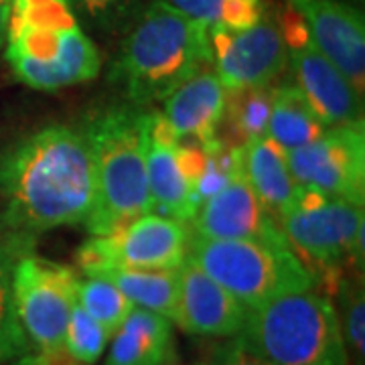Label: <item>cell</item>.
<instances>
[{"instance_id": "1", "label": "cell", "mask_w": 365, "mask_h": 365, "mask_svg": "<svg viewBox=\"0 0 365 365\" xmlns=\"http://www.w3.org/2000/svg\"><path fill=\"white\" fill-rule=\"evenodd\" d=\"M2 213L39 235L81 225L96 197L88 124H53L0 150Z\"/></svg>"}, {"instance_id": "2", "label": "cell", "mask_w": 365, "mask_h": 365, "mask_svg": "<svg viewBox=\"0 0 365 365\" xmlns=\"http://www.w3.org/2000/svg\"><path fill=\"white\" fill-rule=\"evenodd\" d=\"M4 43L13 73L33 90L79 86L102 69L98 47L67 0H13Z\"/></svg>"}, {"instance_id": "3", "label": "cell", "mask_w": 365, "mask_h": 365, "mask_svg": "<svg viewBox=\"0 0 365 365\" xmlns=\"http://www.w3.org/2000/svg\"><path fill=\"white\" fill-rule=\"evenodd\" d=\"M153 110L134 104L114 106L88 124L93 153L96 197L86 227L108 235L150 213L146 155Z\"/></svg>"}, {"instance_id": "4", "label": "cell", "mask_w": 365, "mask_h": 365, "mask_svg": "<svg viewBox=\"0 0 365 365\" xmlns=\"http://www.w3.org/2000/svg\"><path fill=\"white\" fill-rule=\"evenodd\" d=\"M207 63L209 29L153 0L124 41L112 79L124 90L128 104L146 108L165 102Z\"/></svg>"}, {"instance_id": "5", "label": "cell", "mask_w": 365, "mask_h": 365, "mask_svg": "<svg viewBox=\"0 0 365 365\" xmlns=\"http://www.w3.org/2000/svg\"><path fill=\"white\" fill-rule=\"evenodd\" d=\"M237 337L274 365H351L335 302L317 288L248 311Z\"/></svg>"}, {"instance_id": "6", "label": "cell", "mask_w": 365, "mask_h": 365, "mask_svg": "<svg viewBox=\"0 0 365 365\" xmlns=\"http://www.w3.org/2000/svg\"><path fill=\"white\" fill-rule=\"evenodd\" d=\"M189 258L248 311L282 294L317 288L313 272L290 246L193 235Z\"/></svg>"}, {"instance_id": "7", "label": "cell", "mask_w": 365, "mask_h": 365, "mask_svg": "<svg viewBox=\"0 0 365 365\" xmlns=\"http://www.w3.org/2000/svg\"><path fill=\"white\" fill-rule=\"evenodd\" d=\"M278 225L317 284L331 290L341 276L364 272V205L302 189Z\"/></svg>"}, {"instance_id": "8", "label": "cell", "mask_w": 365, "mask_h": 365, "mask_svg": "<svg viewBox=\"0 0 365 365\" xmlns=\"http://www.w3.org/2000/svg\"><path fill=\"white\" fill-rule=\"evenodd\" d=\"M79 278L66 264L26 254L14 270V304L21 327L37 353L66 351V329L78 302Z\"/></svg>"}, {"instance_id": "9", "label": "cell", "mask_w": 365, "mask_h": 365, "mask_svg": "<svg viewBox=\"0 0 365 365\" xmlns=\"http://www.w3.org/2000/svg\"><path fill=\"white\" fill-rule=\"evenodd\" d=\"M191 237L189 223L150 211L118 232L91 235L78 250V264L83 274L102 266L177 270L189 256Z\"/></svg>"}, {"instance_id": "10", "label": "cell", "mask_w": 365, "mask_h": 365, "mask_svg": "<svg viewBox=\"0 0 365 365\" xmlns=\"http://www.w3.org/2000/svg\"><path fill=\"white\" fill-rule=\"evenodd\" d=\"M280 31L294 78L292 83L302 91L327 128L365 126L364 93L355 90L339 67L314 47L302 19L290 6L280 19Z\"/></svg>"}, {"instance_id": "11", "label": "cell", "mask_w": 365, "mask_h": 365, "mask_svg": "<svg viewBox=\"0 0 365 365\" xmlns=\"http://www.w3.org/2000/svg\"><path fill=\"white\" fill-rule=\"evenodd\" d=\"M287 158L302 189L365 203V126H331Z\"/></svg>"}, {"instance_id": "12", "label": "cell", "mask_w": 365, "mask_h": 365, "mask_svg": "<svg viewBox=\"0 0 365 365\" xmlns=\"http://www.w3.org/2000/svg\"><path fill=\"white\" fill-rule=\"evenodd\" d=\"M205 165L203 144L179 140L160 112L153 110L146 175L150 207L158 215L191 223L197 213V182Z\"/></svg>"}, {"instance_id": "13", "label": "cell", "mask_w": 365, "mask_h": 365, "mask_svg": "<svg viewBox=\"0 0 365 365\" xmlns=\"http://www.w3.org/2000/svg\"><path fill=\"white\" fill-rule=\"evenodd\" d=\"M209 61L225 90L274 86L288 63L280 23L262 16L246 29H209Z\"/></svg>"}, {"instance_id": "14", "label": "cell", "mask_w": 365, "mask_h": 365, "mask_svg": "<svg viewBox=\"0 0 365 365\" xmlns=\"http://www.w3.org/2000/svg\"><path fill=\"white\" fill-rule=\"evenodd\" d=\"M191 232L209 240H250L290 246L278 222L252 191L242 165L222 189L197 209Z\"/></svg>"}, {"instance_id": "15", "label": "cell", "mask_w": 365, "mask_h": 365, "mask_svg": "<svg viewBox=\"0 0 365 365\" xmlns=\"http://www.w3.org/2000/svg\"><path fill=\"white\" fill-rule=\"evenodd\" d=\"M319 51L327 55L353 88H365V23L361 11L343 0H290Z\"/></svg>"}, {"instance_id": "16", "label": "cell", "mask_w": 365, "mask_h": 365, "mask_svg": "<svg viewBox=\"0 0 365 365\" xmlns=\"http://www.w3.org/2000/svg\"><path fill=\"white\" fill-rule=\"evenodd\" d=\"M248 309L187 256L179 268V299L173 325L197 337H235Z\"/></svg>"}, {"instance_id": "17", "label": "cell", "mask_w": 365, "mask_h": 365, "mask_svg": "<svg viewBox=\"0 0 365 365\" xmlns=\"http://www.w3.org/2000/svg\"><path fill=\"white\" fill-rule=\"evenodd\" d=\"M160 112L179 140L207 144L220 136L225 112V88L211 63L199 67L177 90L165 98Z\"/></svg>"}, {"instance_id": "18", "label": "cell", "mask_w": 365, "mask_h": 365, "mask_svg": "<svg viewBox=\"0 0 365 365\" xmlns=\"http://www.w3.org/2000/svg\"><path fill=\"white\" fill-rule=\"evenodd\" d=\"M37 237L0 211V364L16 361L33 349L16 314L14 270L26 254L35 252Z\"/></svg>"}, {"instance_id": "19", "label": "cell", "mask_w": 365, "mask_h": 365, "mask_svg": "<svg viewBox=\"0 0 365 365\" xmlns=\"http://www.w3.org/2000/svg\"><path fill=\"white\" fill-rule=\"evenodd\" d=\"M242 169L252 191L272 213L276 222L302 193V187L288 167L287 150H282L268 136L242 144Z\"/></svg>"}, {"instance_id": "20", "label": "cell", "mask_w": 365, "mask_h": 365, "mask_svg": "<svg viewBox=\"0 0 365 365\" xmlns=\"http://www.w3.org/2000/svg\"><path fill=\"white\" fill-rule=\"evenodd\" d=\"M175 359L173 321L134 307L112 335L104 365H170Z\"/></svg>"}, {"instance_id": "21", "label": "cell", "mask_w": 365, "mask_h": 365, "mask_svg": "<svg viewBox=\"0 0 365 365\" xmlns=\"http://www.w3.org/2000/svg\"><path fill=\"white\" fill-rule=\"evenodd\" d=\"M327 130L323 120L292 81L276 83L266 136L282 150H297Z\"/></svg>"}, {"instance_id": "22", "label": "cell", "mask_w": 365, "mask_h": 365, "mask_svg": "<svg viewBox=\"0 0 365 365\" xmlns=\"http://www.w3.org/2000/svg\"><path fill=\"white\" fill-rule=\"evenodd\" d=\"M86 276H98L112 282L134 307L163 314L175 321L179 299V268L177 270H136L102 266Z\"/></svg>"}, {"instance_id": "23", "label": "cell", "mask_w": 365, "mask_h": 365, "mask_svg": "<svg viewBox=\"0 0 365 365\" xmlns=\"http://www.w3.org/2000/svg\"><path fill=\"white\" fill-rule=\"evenodd\" d=\"M272 91L274 86L225 90L223 122H227V130L235 144H246L248 140L266 136Z\"/></svg>"}, {"instance_id": "24", "label": "cell", "mask_w": 365, "mask_h": 365, "mask_svg": "<svg viewBox=\"0 0 365 365\" xmlns=\"http://www.w3.org/2000/svg\"><path fill=\"white\" fill-rule=\"evenodd\" d=\"M205 29H246L264 16L262 0H158Z\"/></svg>"}, {"instance_id": "25", "label": "cell", "mask_w": 365, "mask_h": 365, "mask_svg": "<svg viewBox=\"0 0 365 365\" xmlns=\"http://www.w3.org/2000/svg\"><path fill=\"white\" fill-rule=\"evenodd\" d=\"M337 297L335 311L339 317L341 333L345 339L347 355L357 365H364L365 359V294L361 276L357 272L345 274L331 288Z\"/></svg>"}, {"instance_id": "26", "label": "cell", "mask_w": 365, "mask_h": 365, "mask_svg": "<svg viewBox=\"0 0 365 365\" xmlns=\"http://www.w3.org/2000/svg\"><path fill=\"white\" fill-rule=\"evenodd\" d=\"M78 304L112 335L134 309L130 300L112 282L98 276H86V280H79Z\"/></svg>"}, {"instance_id": "27", "label": "cell", "mask_w": 365, "mask_h": 365, "mask_svg": "<svg viewBox=\"0 0 365 365\" xmlns=\"http://www.w3.org/2000/svg\"><path fill=\"white\" fill-rule=\"evenodd\" d=\"M110 339H112V333L106 331L98 321H93L76 302L69 323H67L66 341H63L67 355L79 364L93 365L104 355Z\"/></svg>"}, {"instance_id": "28", "label": "cell", "mask_w": 365, "mask_h": 365, "mask_svg": "<svg viewBox=\"0 0 365 365\" xmlns=\"http://www.w3.org/2000/svg\"><path fill=\"white\" fill-rule=\"evenodd\" d=\"M209 365H274L272 361L264 359L262 355L256 351H252L244 341L240 339L237 335L230 337L223 343H220L213 353Z\"/></svg>"}, {"instance_id": "29", "label": "cell", "mask_w": 365, "mask_h": 365, "mask_svg": "<svg viewBox=\"0 0 365 365\" xmlns=\"http://www.w3.org/2000/svg\"><path fill=\"white\" fill-rule=\"evenodd\" d=\"M69 4L78 6L81 13L91 16L93 21H114L118 14L126 11L132 0H67Z\"/></svg>"}, {"instance_id": "30", "label": "cell", "mask_w": 365, "mask_h": 365, "mask_svg": "<svg viewBox=\"0 0 365 365\" xmlns=\"http://www.w3.org/2000/svg\"><path fill=\"white\" fill-rule=\"evenodd\" d=\"M13 365H86L69 357L67 351L53 353V355H43V353H26L19 357Z\"/></svg>"}, {"instance_id": "31", "label": "cell", "mask_w": 365, "mask_h": 365, "mask_svg": "<svg viewBox=\"0 0 365 365\" xmlns=\"http://www.w3.org/2000/svg\"><path fill=\"white\" fill-rule=\"evenodd\" d=\"M11 4H13V0H0V47L6 41V26H9Z\"/></svg>"}]
</instances>
